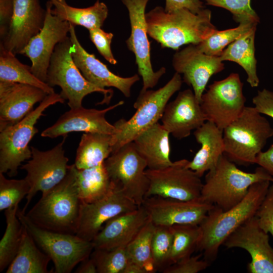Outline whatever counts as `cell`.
<instances>
[{"label":"cell","mask_w":273,"mask_h":273,"mask_svg":"<svg viewBox=\"0 0 273 273\" xmlns=\"http://www.w3.org/2000/svg\"><path fill=\"white\" fill-rule=\"evenodd\" d=\"M0 81L22 83L38 87L48 94L55 93L50 86L31 71V66L22 63L12 52L0 44Z\"/></svg>","instance_id":"obj_33"},{"label":"cell","mask_w":273,"mask_h":273,"mask_svg":"<svg viewBox=\"0 0 273 273\" xmlns=\"http://www.w3.org/2000/svg\"><path fill=\"white\" fill-rule=\"evenodd\" d=\"M139 207L114 184L103 197L90 203L81 202L76 235L82 239L92 241L107 221Z\"/></svg>","instance_id":"obj_15"},{"label":"cell","mask_w":273,"mask_h":273,"mask_svg":"<svg viewBox=\"0 0 273 273\" xmlns=\"http://www.w3.org/2000/svg\"><path fill=\"white\" fill-rule=\"evenodd\" d=\"M65 100L55 92L48 94L29 115L16 124L0 131V173L10 176L18 173L22 162L32 156L29 143L38 132L35 124L43 116V112L56 103H64Z\"/></svg>","instance_id":"obj_8"},{"label":"cell","mask_w":273,"mask_h":273,"mask_svg":"<svg viewBox=\"0 0 273 273\" xmlns=\"http://www.w3.org/2000/svg\"><path fill=\"white\" fill-rule=\"evenodd\" d=\"M161 120L170 134L181 140L202 126L206 119L193 90L187 89L179 92L173 101L167 103Z\"/></svg>","instance_id":"obj_23"},{"label":"cell","mask_w":273,"mask_h":273,"mask_svg":"<svg viewBox=\"0 0 273 273\" xmlns=\"http://www.w3.org/2000/svg\"><path fill=\"white\" fill-rule=\"evenodd\" d=\"M201 254L191 256L165 268L163 273H198L207 268L210 263L200 259Z\"/></svg>","instance_id":"obj_43"},{"label":"cell","mask_w":273,"mask_h":273,"mask_svg":"<svg viewBox=\"0 0 273 273\" xmlns=\"http://www.w3.org/2000/svg\"><path fill=\"white\" fill-rule=\"evenodd\" d=\"M46 9L39 0H14V12L8 34L1 41L15 55L21 53L43 26Z\"/></svg>","instance_id":"obj_21"},{"label":"cell","mask_w":273,"mask_h":273,"mask_svg":"<svg viewBox=\"0 0 273 273\" xmlns=\"http://www.w3.org/2000/svg\"><path fill=\"white\" fill-rule=\"evenodd\" d=\"M258 24L240 23L239 26L223 30H216L206 39L196 46L203 53L212 56L219 57L230 44L248 32Z\"/></svg>","instance_id":"obj_37"},{"label":"cell","mask_w":273,"mask_h":273,"mask_svg":"<svg viewBox=\"0 0 273 273\" xmlns=\"http://www.w3.org/2000/svg\"><path fill=\"white\" fill-rule=\"evenodd\" d=\"M243 87L239 74L236 73L210 84L200 102L206 121L223 130L236 119L246 107Z\"/></svg>","instance_id":"obj_11"},{"label":"cell","mask_w":273,"mask_h":273,"mask_svg":"<svg viewBox=\"0 0 273 273\" xmlns=\"http://www.w3.org/2000/svg\"><path fill=\"white\" fill-rule=\"evenodd\" d=\"M121 1L128 11L131 28L130 34L126 40V44L128 49L134 55L138 72L143 79L142 90H147L156 86L166 73L164 67L155 71L151 61L145 13L150 0Z\"/></svg>","instance_id":"obj_14"},{"label":"cell","mask_w":273,"mask_h":273,"mask_svg":"<svg viewBox=\"0 0 273 273\" xmlns=\"http://www.w3.org/2000/svg\"><path fill=\"white\" fill-rule=\"evenodd\" d=\"M194 135L201 148L187 166L201 177L213 168L224 152L223 130L206 121L194 130Z\"/></svg>","instance_id":"obj_26"},{"label":"cell","mask_w":273,"mask_h":273,"mask_svg":"<svg viewBox=\"0 0 273 273\" xmlns=\"http://www.w3.org/2000/svg\"><path fill=\"white\" fill-rule=\"evenodd\" d=\"M76 185L81 202L90 203L105 196L111 190V181L104 162L76 171Z\"/></svg>","instance_id":"obj_32"},{"label":"cell","mask_w":273,"mask_h":273,"mask_svg":"<svg viewBox=\"0 0 273 273\" xmlns=\"http://www.w3.org/2000/svg\"><path fill=\"white\" fill-rule=\"evenodd\" d=\"M110 178L139 206H142L149 189L145 160L133 142L112 153L104 161Z\"/></svg>","instance_id":"obj_10"},{"label":"cell","mask_w":273,"mask_h":273,"mask_svg":"<svg viewBox=\"0 0 273 273\" xmlns=\"http://www.w3.org/2000/svg\"><path fill=\"white\" fill-rule=\"evenodd\" d=\"M70 26L69 36L72 43L71 55L83 76L100 88L113 87L120 91L125 97L129 98L132 86L140 80L139 76L135 74L123 77L113 73L94 54L89 53L84 49L77 37L75 26L71 23Z\"/></svg>","instance_id":"obj_20"},{"label":"cell","mask_w":273,"mask_h":273,"mask_svg":"<svg viewBox=\"0 0 273 273\" xmlns=\"http://www.w3.org/2000/svg\"><path fill=\"white\" fill-rule=\"evenodd\" d=\"M52 4V12L63 21L74 26L79 25L88 30L101 28L108 17L107 6L100 0L86 8L70 6L66 0H49Z\"/></svg>","instance_id":"obj_28"},{"label":"cell","mask_w":273,"mask_h":273,"mask_svg":"<svg viewBox=\"0 0 273 273\" xmlns=\"http://www.w3.org/2000/svg\"><path fill=\"white\" fill-rule=\"evenodd\" d=\"M90 257L96 264L98 273H123L128 261L126 247L94 249Z\"/></svg>","instance_id":"obj_38"},{"label":"cell","mask_w":273,"mask_h":273,"mask_svg":"<svg viewBox=\"0 0 273 273\" xmlns=\"http://www.w3.org/2000/svg\"><path fill=\"white\" fill-rule=\"evenodd\" d=\"M38 247L32 236L23 226L18 251L7 268L6 273L53 272L48 269L49 263L51 260L50 257Z\"/></svg>","instance_id":"obj_30"},{"label":"cell","mask_w":273,"mask_h":273,"mask_svg":"<svg viewBox=\"0 0 273 273\" xmlns=\"http://www.w3.org/2000/svg\"><path fill=\"white\" fill-rule=\"evenodd\" d=\"M155 225L150 219L126 247L128 260L143 267L147 273L156 271L152 256V242Z\"/></svg>","instance_id":"obj_36"},{"label":"cell","mask_w":273,"mask_h":273,"mask_svg":"<svg viewBox=\"0 0 273 273\" xmlns=\"http://www.w3.org/2000/svg\"><path fill=\"white\" fill-rule=\"evenodd\" d=\"M149 220L143 206L107 221L92 241L94 249L126 247Z\"/></svg>","instance_id":"obj_25"},{"label":"cell","mask_w":273,"mask_h":273,"mask_svg":"<svg viewBox=\"0 0 273 273\" xmlns=\"http://www.w3.org/2000/svg\"><path fill=\"white\" fill-rule=\"evenodd\" d=\"M270 181L263 180L253 184L238 204L227 210L217 206L208 212L199 224L202 235L197 250L210 263L214 261L221 245L239 226L255 214L262 202Z\"/></svg>","instance_id":"obj_2"},{"label":"cell","mask_w":273,"mask_h":273,"mask_svg":"<svg viewBox=\"0 0 273 273\" xmlns=\"http://www.w3.org/2000/svg\"><path fill=\"white\" fill-rule=\"evenodd\" d=\"M219 57L206 55L195 44H190L177 51L172 64L175 72L183 75V81L192 86L200 103L202 96L210 77L224 68Z\"/></svg>","instance_id":"obj_19"},{"label":"cell","mask_w":273,"mask_h":273,"mask_svg":"<svg viewBox=\"0 0 273 273\" xmlns=\"http://www.w3.org/2000/svg\"><path fill=\"white\" fill-rule=\"evenodd\" d=\"M255 216L260 228L273 237V185H270Z\"/></svg>","instance_id":"obj_44"},{"label":"cell","mask_w":273,"mask_h":273,"mask_svg":"<svg viewBox=\"0 0 273 273\" xmlns=\"http://www.w3.org/2000/svg\"><path fill=\"white\" fill-rule=\"evenodd\" d=\"M142 206L155 225H199L214 205L199 198L183 201L152 196L145 198Z\"/></svg>","instance_id":"obj_17"},{"label":"cell","mask_w":273,"mask_h":273,"mask_svg":"<svg viewBox=\"0 0 273 273\" xmlns=\"http://www.w3.org/2000/svg\"><path fill=\"white\" fill-rule=\"evenodd\" d=\"M172 228L173 237L169 266L192 256L197 250L202 235L199 225L175 224Z\"/></svg>","instance_id":"obj_35"},{"label":"cell","mask_w":273,"mask_h":273,"mask_svg":"<svg viewBox=\"0 0 273 273\" xmlns=\"http://www.w3.org/2000/svg\"><path fill=\"white\" fill-rule=\"evenodd\" d=\"M183 81L180 74L175 72L170 80L159 89H141L133 104L136 111L132 116L127 120L121 119L113 124L116 131L112 135V153L133 142L161 120L169 99L180 89Z\"/></svg>","instance_id":"obj_6"},{"label":"cell","mask_w":273,"mask_h":273,"mask_svg":"<svg viewBox=\"0 0 273 273\" xmlns=\"http://www.w3.org/2000/svg\"><path fill=\"white\" fill-rule=\"evenodd\" d=\"M146 20L148 35L161 48L175 50L185 44H198L217 30L209 9L198 14L185 8L167 13L156 6L146 13Z\"/></svg>","instance_id":"obj_1"},{"label":"cell","mask_w":273,"mask_h":273,"mask_svg":"<svg viewBox=\"0 0 273 273\" xmlns=\"http://www.w3.org/2000/svg\"><path fill=\"white\" fill-rule=\"evenodd\" d=\"M112 135L84 133L77 148L74 165L78 169L98 166L111 154Z\"/></svg>","instance_id":"obj_31"},{"label":"cell","mask_w":273,"mask_h":273,"mask_svg":"<svg viewBox=\"0 0 273 273\" xmlns=\"http://www.w3.org/2000/svg\"><path fill=\"white\" fill-rule=\"evenodd\" d=\"M76 273H98L94 260L90 257L83 260L75 270Z\"/></svg>","instance_id":"obj_49"},{"label":"cell","mask_w":273,"mask_h":273,"mask_svg":"<svg viewBox=\"0 0 273 273\" xmlns=\"http://www.w3.org/2000/svg\"><path fill=\"white\" fill-rule=\"evenodd\" d=\"M227 248H240L247 251L251 258L248 265L250 273H273V248L268 233L259 226L254 216L239 226L224 242Z\"/></svg>","instance_id":"obj_18"},{"label":"cell","mask_w":273,"mask_h":273,"mask_svg":"<svg viewBox=\"0 0 273 273\" xmlns=\"http://www.w3.org/2000/svg\"><path fill=\"white\" fill-rule=\"evenodd\" d=\"M252 102L258 112L273 118V92L266 88L258 90Z\"/></svg>","instance_id":"obj_45"},{"label":"cell","mask_w":273,"mask_h":273,"mask_svg":"<svg viewBox=\"0 0 273 273\" xmlns=\"http://www.w3.org/2000/svg\"><path fill=\"white\" fill-rule=\"evenodd\" d=\"M206 4L225 9L233 15L235 22L258 24L259 18L251 6V0H203Z\"/></svg>","instance_id":"obj_41"},{"label":"cell","mask_w":273,"mask_h":273,"mask_svg":"<svg viewBox=\"0 0 273 273\" xmlns=\"http://www.w3.org/2000/svg\"><path fill=\"white\" fill-rule=\"evenodd\" d=\"M30 185L24 178L8 179L0 173V210L19 205L30 191Z\"/></svg>","instance_id":"obj_40"},{"label":"cell","mask_w":273,"mask_h":273,"mask_svg":"<svg viewBox=\"0 0 273 273\" xmlns=\"http://www.w3.org/2000/svg\"><path fill=\"white\" fill-rule=\"evenodd\" d=\"M19 205L5 210L6 229L0 242V271L8 268L18 251L23 226L17 215Z\"/></svg>","instance_id":"obj_34"},{"label":"cell","mask_w":273,"mask_h":273,"mask_svg":"<svg viewBox=\"0 0 273 273\" xmlns=\"http://www.w3.org/2000/svg\"><path fill=\"white\" fill-rule=\"evenodd\" d=\"M47 95L32 85L0 81V131L22 120Z\"/></svg>","instance_id":"obj_24"},{"label":"cell","mask_w":273,"mask_h":273,"mask_svg":"<svg viewBox=\"0 0 273 273\" xmlns=\"http://www.w3.org/2000/svg\"><path fill=\"white\" fill-rule=\"evenodd\" d=\"M123 273H147V271L140 265L128 260Z\"/></svg>","instance_id":"obj_50"},{"label":"cell","mask_w":273,"mask_h":273,"mask_svg":"<svg viewBox=\"0 0 273 273\" xmlns=\"http://www.w3.org/2000/svg\"><path fill=\"white\" fill-rule=\"evenodd\" d=\"M173 237L172 226L155 225L152 242V256L156 271L169 265Z\"/></svg>","instance_id":"obj_39"},{"label":"cell","mask_w":273,"mask_h":273,"mask_svg":"<svg viewBox=\"0 0 273 273\" xmlns=\"http://www.w3.org/2000/svg\"><path fill=\"white\" fill-rule=\"evenodd\" d=\"M189 161L183 159L167 167L147 169L149 186L146 198L157 196L183 201L199 198L203 183L201 177L188 167Z\"/></svg>","instance_id":"obj_13"},{"label":"cell","mask_w":273,"mask_h":273,"mask_svg":"<svg viewBox=\"0 0 273 273\" xmlns=\"http://www.w3.org/2000/svg\"><path fill=\"white\" fill-rule=\"evenodd\" d=\"M89 38L98 52L110 64L117 63L111 50V44L114 36L112 33L106 32L101 28L88 30Z\"/></svg>","instance_id":"obj_42"},{"label":"cell","mask_w":273,"mask_h":273,"mask_svg":"<svg viewBox=\"0 0 273 273\" xmlns=\"http://www.w3.org/2000/svg\"><path fill=\"white\" fill-rule=\"evenodd\" d=\"M203 3L201 0H165L164 10L171 13L185 8L194 14H198L204 9Z\"/></svg>","instance_id":"obj_47"},{"label":"cell","mask_w":273,"mask_h":273,"mask_svg":"<svg viewBox=\"0 0 273 273\" xmlns=\"http://www.w3.org/2000/svg\"><path fill=\"white\" fill-rule=\"evenodd\" d=\"M256 164L263 168L273 176V144L267 150L260 152L256 157Z\"/></svg>","instance_id":"obj_48"},{"label":"cell","mask_w":273,"mask_h":273,"mask_svg":"<svg viewBox=\"0 0 273 273\" xmlns=\"http://www.w3.org/2000/svg\"><path fill=\"white\" fill-rule=\"evenodd\" d=\"M76 168L69 165L65 178L48 192L25 213L35 225L43 229L76 234L80 205L76 179Z\"/></svg>","instance_id":"obj_3"},{"label":"cell","mask_w":273,"mask_h":273,"mask_svg":"<svg viewBox=\"0 0 273 273\" xmlns=\"http://www.w3.org/2000/svg\"><path fill=\"white\" fill-rule=\"evenodd\" d=\"M256 30V27H254L242 35L230 44L219 56L222 61L234 62L241 66L247 74V81L252 87H257L259 83L255 56Z\"/></svg>","instance_id":"obj_29"},{"label":"cell","mask_w":273,"mask_h":273,"mask_svg":"<svg viewBox=\"0 0 273 273\" xmlns=\"http://www.w3.org/2000/svg\"><path fill=\"white\" fill-rule=\"evenodd\" d=\"M72 46L69 36L56 46L50 60L46 82L52 87L59 86L61 88L60 95L68 101L70 109L82 107L84 98L93 93L104 95L99 104H109L113 90L100 88L83 76L73 59Z\"/></svg>","instance_id":"obj_7"},{"label":"cell","mask_w":273,"mask_h":273,"mask_svg":"<svg viewBox=\"0 0 273 273\" xmlns=\"http://www.w3.org/2000/svg\"><path fill=\"white\" fill-rule=\"evenodd\" d=\"M52 4L49 0L46 3V16L43 27L20 54L29 59L32 72L44 82L55 47L69 36L70 27L68 22L61 20L52 13Z\"/></svg>","instance_id":"obj_16"},{"label":"cell","mask_w":273,"mask_h":273,"mask_svg":"<svg viewBox=\"0 0 273 273\" xmlns=\"http://www.w3.org/2000/svg\"><path fill=\"white\" fill-rule=\"evenodd\" d=\"M124 102L119 101L104 109H87L83 107L70 109L61 115L52 126L41 133L42 137L56 138L73 132L102 133L113 134L116 128L106 119V114Z\"/></svg>","instance_id":"obj_22"},{"label":"cell","mask_w":273,"mask_h":273,"mask_svg":"<svg viewBox=\"0 0 273 273\" xmlns=\"http://www.w3.org/2000/svg\"><path fill=\"white\" fill-rule=\"evenodd\" d=\"M168 131L157 122L138 135L133 141L146 162L148 169L157 170L171 165Z\"/></svg>","instance_id":"obj_27"},{"label":"cell","mask_w":273,"mask_h":273,"mask_svg":"<svg viewBox=\"0 0 273 273\" xmlns=\"http://www.w3.org/2000/svg\"><path fill=\"white\" fill-rule=\"evenodd\" d=\"M266 180L273 183V176L262 167L253 172L244 171L223 154L205 175L200 197L227 210L243 199L253 184Z\"/></svg>","instance_id":"obj_4"},{"label":"cell","mask_w":273,"mask_h":273,"mask_svg":"<svg viewBox=\"0 0 273 273\" xmlns=\"http://www.w3.org/2000/svg\"><path fill=\"white\" fill-rule=\"evenodd\" d=\"M272 136L273 128L267 119L254 107L246 106L223 130L224 154L237 164H256L257 156Z\"/></svg>","instance_id":"obj_5"},{"label":"cell","mask_w":273,"mask_h":273,"mask_svg":"<svg viewBox=\"0 0 273 273\" xmlns=\"http://www.w3.org/2000/svg\"><path fill=\"white\" fill-rule=\"evenodd\" d=\"M66 136L61 142L52 149L40 151L31 147L32 156L20 168L26 172L25 178L30 185V191L26 196V202L22 210L24 213L33 197L38 192L44 193L60 183L67 174L68 158L65 156L63 149Z\"/></svg>","instance_id":"obj_12"},{"label":"cell","mask_w":273,"mask_h":273,"mask_svg":"<svg viewBox=\"0 0 273 273\" xmlns=\"http://www.w3.org/2000/svg\"><path fill=\"white\" fill-rule=\"evenodd\" d=\"M17 215L39 248L52 260L54 272H71L78 264L90 256L94 249L92 241L76 234L51 231L37 226L19 208Z\"/></svg>","instance_id":"obj_9"},{"label":"cell","mask_w":273,"mask_h":273,"mask_svg":"<svg viewBox=\"0 0 273 273\" xmlns=\"http://www.w3.org/2000/svg\"><path fill=\"white\" fill-rule=\"evenodd\" d=\"M14 8V0H0V38L6 36L11 23Z\"/></svg>","instance_id":"obj_46"}]
</instances>
